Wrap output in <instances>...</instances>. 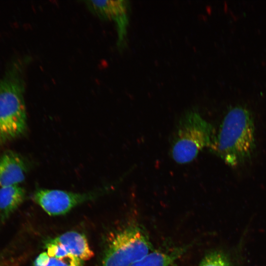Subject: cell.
Wrapping results in <instances>:
<instances>
[{
    "label": "cell",
    "mask_w": 266,
    "mask_h": 266,
    "mask_svg": "<svg viewBox=\"0 0 266 266\" xmlns=\"http://www.w3.org/2000/svg\"><path fill=\"white\" fill-rule=\"evenodd\" d=\"M255 143L252 116L246 108L237 105L226 114L209 148L227 164L235 166L250 159Z\"/></svg>",
    "instance_id": "1"
},
{
    "label": "cell",
    "mask_w": 266,
    "mask_h": 266,
    "mask_svg": "<svg viewBox=\"0 0 266 266\" xmlns=\"http://www.w3.org/2000/svg\"><path fill=\"white\" fill-rule=\"evenodd\" d=\"M22 66L14 63L0 79V145L22 135L27 129Z\"/></svg>",
    "instance_id": "2"
},
{
    "label": "cell",
    "mask_w": 266,
    "mask_h": 266,
    "mask_svg": "<svg viewBox=\"0 0 266 266\" xmlns=\"http://www.w3.org/2000/svg\"><path fill=\"white\" fill-rule=\"evenodd\" d=\"M212 125L197 111L190 110L180 118L173 132L169 153L174 162H192L204 148L209 147L214 136Z\"/></svg>",
    "instance_id": "3"
},
{
    "label": "cell",
    "mask_w": 266,
    "mask_h": 266,
    "mask_svg": "<svg viewBox=\"0 0 266 266\" xmlns=\"http://www.w3.org/2000/svg\"><path fill=\"white\" fill-rule=\"evenodd\" d=\"M151 250V244L143 231L131 226L116 233L108 244L101 266H131Z\"/></svg>",
    "instance_id": "4"
},
{
    "label": "cell",
    "mask_w": 266,
    "mask_h": 266,
    "mask_svg": "<svg viewBox=\"0 0 266 266\" xmlns=\"http://www.w3.org/2000/svg\"><path fill=\"white\" fill-rule=\"evenodd\" d=\"M104 187L85 193H76L59 190L38 189L33 194L34 200L49 215L66 213L72 208L107 192Z\"/></svg>",
    "instance_id": "5"
},
{
    "label": "cell",
    "mask_w": 266,
    "mask_h": 266,
    "mask_svg": "<svg viewBox=\"0 0 266 266\" xmlns=\"http://www.w3.org/2000/svg\"><path fill=\"white\" fill-rule=\"evenodd\" d=\"M89 11L100 20L112 21L117 34V46L120 51L127 45L130 4L128 0H85Z\"/></svg>",
    "instance_id": "6"
},
{
    "label": "cell",
    "mask_w": 266,
    "mask_h": 266,
    "mask_svg": "<svg viewBox=\"0 0 266 266\" xmlns=\"http://www.w3.org/2000/svg\"><path fill=\"white\" fill-rule=\"evenodd\" d=\"M28 167L17 153L8 150L0 156V187L20 185L26 177Z\"/></svg>",
    "instance_id": "7"
},
{
    "label": "cell",
    "mask_w": 266,
    "mask_h": 266,
    "mask_svg": "<svg viewBox=\"0 0 266 266\" xmlns=\"http://www.w3.org/2000/svg\"><path fill=\"white\" fill-rule=\"evenodd\" d=\"M50 240L84 262L90 260L94 256L86 236L79 232H67Z\"/></svg>",
    "instance_id": "8"
},
{
    "label": "cell",
    "mask_w": 266,
    "mask_h": 266,
    "mask_svg": "<svg viewBox=\"0 0 266 266\" xmlns=\"http://www.w3.org/2000/svg\"><path fill=\"white\" fill-rule=\"evenodd\" d=\"M25 190L19 185L0 187V221H6L23 202Z\"/></svg>",
    "instance_id": "9"
},
{
    "label": "cell",
    "mask_w": 266,
    "mask_h": 266,
    "mask_svg": "<svg viewBox=\"0 0 266 266\" xmlns=\"http://www.w3.org/2000/svg\"><path fill=\"white\" fill-rule=\"evenodd\" d=\"M182 251L168 253L160 251L150 252L131 266H172Z\"/></svg>",
    "instance_id": "10"
},
{
    "label": "cell",
    "mask_w": 266,
    "mask_h": 266,
    "mask_svg": "<svg viewBox=\"0 0 266 266\" xmlns=\"http://www.w3.org/2000/svg\"><path fill=\"white\" fill-rule=\"evenodd\" d=\"M45 247L46 252L49 256L62 261L69 266H83L84 261L50 240L46 243Z\"/></svg>",
    "instance_id": "11"
},
{
    "label": "cell",
    "mask_w": 266,
    "mask_h": 266,
    "mask_svg": "<svg viewBox=\"0 0 266 266\" xmlns=\"http://www.w3.org/2000/svg\"><path fill=\"white\" fill-rule=\"evenodd\" d=\"M198 266H233L228 256L220 251H213L207 253Z\"/></svg>",
    "instance_id": "12"
},
{
    "label": "cell",
    "mask_w": 266,
    "mask_h": 266,
    "mask_svg": "<svg viewBox=\"0 0 266 266\" xmlns=\"http://www.w3.org/2000/svg\"><path fill=\"white\" fill-rule=\"evenodd\" d=\"M33 266H69L62 261L49 256L46 251L39 254L34 261Z\"/></svg>",
    "instance_id": "13"
}]
</instances>
